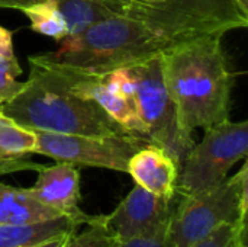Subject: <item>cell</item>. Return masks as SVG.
Masks as SVG:
<instances>
[{
  "instance_id": "1",
  "label": "cell",
  "mask_w": 248,
  "mask_h": 247,
  "mask_svg": "<svg viewBox=\"0 0 248 247\" xmlns=\"http://www.w3.org/2000/svg\"><path fill=\"white\" fill-rule=\"evenodd\" d=\"M224 33H199L161 52L163 79L187 134L230 118L234 71L222 48Z\"/></svg>"
},
{
  "instance_id": "19",
  "label": "cell",
  "mask_w": 248,
  "mask_h": 247,
  "mask_svg": "<svg viewBox=\"0 0 248 247\" xmlns=\"http://www.w3.org/2000/svg\"><path fill=\"white\" fill-rule=\"evenodd\" d=\"M20 74L22 67L16 55L0 57V105L9 102L22 90L23 82H17Z\"/></svg>"
},
{
  "instance_id": "23",
  "label": "cell",
  "mask_w": 248,
  "mask_h": 247,
  "mask_svg": "<svg viewBox=\"0 0 248 247\" xmlns=\"http://www.w3.org/2000/svg\"><path fill=\"white\" fill-rule=\"evenodd\" d=\"M15 55L13 51V32L0 26V57Z\"/></svg>"
},
{
  "instance_id": "20",
  "label": "cell",
  "mask_w": 248,
  "mask_h": 247,
  "mask_svg": "<svg viewBox=\"0 0 248 247\" xmlns=\"http://www.w3.org/2000/svg\"><path fill=\"white\" fill-rule=\"evenodd\" d=\"M237 224V223H235ZM235 224H224L193 247H237Z\"/></svg>"
},
{
  "instance_id": "24",
  "label": "cell",
  "mask_w": 248,
  "mask_h": 247,
  "mask_svg": "<svg viewBox=\"0 0 248 247\" xmlns=\"http://www.w3.org/2000/svg\"><path fill=\"white\" fill-rule=\"evenodd\" d=\"M97 1L105 3L106 6L112 7L113 10H116V12H118V13H121V15H124V12H125L126 6L131 3L129 0H97Z\"/></svg>"
},
{
  "instance_id": "10",
  "label": "cell",
  "mask_w": 248,
  "mask_h": 247,
  "mask_svg": "<svg viewBox=\"0 0 248 247\" xmlns=\"http://www.w3.org/2000/svg\"><path fill=\"white\" fill-rule=\"evenodd\" d=\"M36 173V182L28 188L36 201L65 217L92 220L93 215L83 213L78 207L81 198L80 170L74 165L57 162L52 166H42Z\"/></svg>"
},
{
  "instance_id": "22",
  "label": "cell",
  "mask_w": 248,
  "mask_h": 247,
  "mask_svg": "<svg viewBox=\"0 0 248 247\" xmlns=\"http://www.w3.org/2000/svg\"><path fill=\"white\" fill-rule=\"evenodd\" d=\"M42 165L31 162L28 159H6L0 160V176L17 173V172H38Z\"/></svg>"
},
{
  "instance_id": "18",
  "label": "cell",
  "mask_w": 248,
  "mask_h": 247,
  "mask_svg": "<svg viewBox=\"0 0 248 247\" xmlns=\"http://www.w3.org/2000/svg\"><path fill=\"white\" fill-rule=\"evenodd\" d=\"M86 230L71 233L65 237L61 247H119L121 242L106 227L105 215H93V218L84 224Z\"/></svg>"
},
{
  "instance_id": "2",
  "label": "cell",
  "mask_w": 248,
  "mask_h": 247,
  "mask_svg": "<svg viewBox=\"0 0 248 247\" xmlns=\"http://www.w3.org/2000/svg\"><path fill=\"white\" fill-rule=\"evenodd\" d=\"M171 39L145 20L129 15L102 19L83 32L67 36L57 51L29 55V64L76 77L103 79L109 73L142 63L163 52Z\"/></svg>"
},
{
  "instance_id": "14",
  "label": "cell",
  "mask_w": 248,
  "mask_h": 247,
  "mask_svg": "<svg viewBox=\"0 0 248 247\" xmlns=\"http://www.w3.org/2000/svg\"><path fill=\"white\" fill-rule=\"evenodd\" d=\"M65 217L41 204L28 188H13L0 183V224H32Z\"/></svg>"
},
{
  "instance_id": "11",
  "label": "cell",
  "mask_w": 248,
  "mask_h": 247,
  "mask_svg": "<svg viewBox=\"0 0 248 247\" xmlns=\"http://www.w3.org/2000/svg\"><path fill=\"white\" fill-rule=\"evenodd\" d=\"M126 173L131 175L137 185L154 195L167 199L177 195L179 166L157 144L150 143L138 150L129 159Z\"/></svg>"
},
{
  "instance_id": "9",
  "label": "cell",
  "mask_w": 248,
  "mask_h": 247,
  "mask_svg": "<svg viewBox=\"0 0 248 247\" xmlns=\"http://www.w3.org/2000/svg\"><path fill=\"white\" fill-rule=\"evenodd\" d=\"M177 195L167 199L135 185L121 204L105 215L106 227L119 242L150 236L170 223Z\"/></svg>"
},
{
  "instance_id": "13",
  "label": "cell",
  "mask_w": 248,
  "mask_h": 247,
  "mask_svg": "<svg viewBox=\"0 0 248 247\" xmlns=\"http://www.w3.org/2000/svg\"><path fill=\"white\" fill-rule=\"evenodd\" d=\"M87 223L80 218L60 217L32 224H0V247H35L67 237Z\"/></svg>"
},
{
  "instance_id": "8",
  "label": "cell",
  "mask_w": 248,
  "mask_h": 247,
  "mask_svg": "<svg viewBox=\"0 0 248 247\" xmlns=\"http://www.w3.org/2000/svg\"><path fill=\"white\" fill-rule=\"evenodd\" d=\"M35 154L74 166L100 167L126 173L129 159L151 141L138 134L74 135L33 131Z\"/></svg>"
},
{
  "instance_id": "3",
  "label": "cell",
  "mask_w": 248,
  "mask_h": 247,
  "mask_svg": "<svg viewBox=\"0 0 248 247\" xmlns=\"http://www.w3.org/2000/svg\"><path fill=\"white\" fill-rule=\"evenodd\" d=\"M1 115L29 131L74 135L132 134L115 122L94 100L76 95L60 71L31 64L22 90L0 105Z\"/></svg>"
},
{
  "instance_id": "27",
  "label": "cell",
  "mask_w": 248,
  "mask_h": 247,
  "mask_svg": "<svg viewBox=\"0 0 248 247\" xmlns=\"http://www.w3.org/2000/svg\"><path fill=\"white\" fill-rule=\"evenodd\" d=\"M237 3H238V6H240V9L248 15V0H237Z\"/></svg>"
},
{
  "instance_id": "6",
  "label": "cell",
  "mask_w": 248,
  "mask_h": 247,
  "mask_svg": "<svg viewBox=\"0 0 248 247\" xmlns=\"http://www.w3.org/2000/svg\"><path fill=\"white\" fill-rule=\"evenodd\" d=\"M125 15L145 20L171 39L199 33H224L246 28V15L237 0H166L147 6L131 1Z\"/></svg>"
},
{
  "instance_id": "17",
  "label": "cell",
  "mask_w": 248,
  "mask_h": 247,
  "mask_svg": "<svg viewBox=\"0 0 248 247\" xmlns=\"http://www.w3.org/2000/svg\"><path fill=\"white\" fill-rule=\"evenodd\" d=\"M36 137L33 131H29L0 112V160L6 159H23L28 154H33Z\"/></svg>"
},
{
  "instance_id": "4",
  "label": "cell",
  "mask_w": 248,
  "mask_h": 247,
  "mask_svg": "<svg viewBox=\"0 0 248 247\" xmlns=\"http://www.w3.org/2000/svg\"><path fill=\"white\" fill-rule=\"evenodd\" d=\"M179 197L169 226V243L193 247L224 224L247 221L248 163L211 188Z\"/></svg>"
},
{
  "instance_id": "16",
  "label": "cell",
  "mask_w": 248,
  "mask_h": 247,
  "mask_svg": "<svg viewBox=\"0 0 248 247\" xmlns=\"http://www.w3.org/2000/svg\"><path fill=\"white\" fill-rule=\"evenodd\" d=\"M20 12L29 19L31 29L39 35L52 38L54 41H62L68 36L67 23L54 0H39L20 9Z\"/></svg>"
},
{
  "instance_id": "21",
  "label": "cell",
  "mask_w": 248,
  "mask_h": 247,
  "mask_svg": "<svg viewBox=\"0 0 248 247\" xmlns=\"http://www.w3.org/2000/svg\"><path fill=\"white\" fill-rule=\"evenodd\" d=\"M169 226H170V223L150 236L128 240V242H121L119 247H171L169 243V236H167Z\"/></svg>"
},
{
  "instance_id": "5",
  "label": "cell",
  "mask_w": 248,
  "mask_h": 247,
  "mask_svg": "<svg viewBox=\"0 0 248 247\" xmlns=\"http://www.w3.org/2000/svg\"><path fill=\"white\" fill-rule=\"evenodd\" d=\"M129 70L135 83L132 99L145 137L161 147L180 169L195 141L182 128L176 106L164 84L161 52L129 66Z\"/></svg>"
},
{
  "instance_id": "25",
  "label": "cell",
  "mask_w": 248,
  "mask_h": 247,
  "mask_svg": "<svg viewBox=\"0 0 248 247\" xmlns=\"http://www.w3.org/2000/svg\"><path fill=\"white\" fill-rule=\"evenodd\" d=\"M67 237H68V236H67ZM64 240H65V237L57 239V240H51V242H46V243H42V245H38V246L35 247H61L62 246V243H64Z\"/></svg>"
},
{
  "instance_id": "7",
  "label": "cell",
  "mask_w": 248,
  "mask_h": 247,
  "mask_svg": "<svg viewBox=\"0 0 248 247\" xmlns=\"http://www.w3.org/2000/svg\"><path fill=\"white\" fill-rule=\"evenodd\" d=\"M247 154L248 121L232 122L228 118L205 130L203 140L193 146L179 169L177 194L190 195L222 182Z\"/></svg>"
},
{
  "instance_id": "15",
  "label": "cell",
  "mask_w": 248,
  "mask_h": 247,
  "mask_svg": "<svg viewBox=\"0 0 248 247\" xmlns=\"http://www.w3.org/2000/svg\"><path fill=\"white\" fill-rule=\"evenodd\" d=\"M67 23L68 36H74L93 23L113 15H121L97 0H54Z\"/></svg>"
},
{
  "instance_id": "12",
  "label": "cell",
  "mask_w": 248,
  "mask_h": 247,
  "mask_svg": "<svg viewBox=\"0 0 248 247\" xmlns=\"http://www.w3.org/2000/svg\"><path fill=\"white\" fill-rule=\"evenodd\" d=\"M61 74H64L65 79L68 80V87L73 93L94 100L122 128H125L126 131L132 134L145 137L144 127L137 115L132 99L112 90L103 82V79L76 77V76H70L65 73H61Z\"/></svg>"
},
{
  "instance_id": "26",
  "label": "cell",
  "mask_w": 248,
  "mask_h": 247,
  "mask_svg": "<svg viewBox=\"0 0 248 247\" xmlns=\"http://www.w3.org/2000/svg\"><path fill=\"white\" fill-rule=\"evenodd\" d=\"M129 1L140 3V4H147V6H154V4L163 3V1H166V0H129Z\"/></svg>"
}]
</instances>
